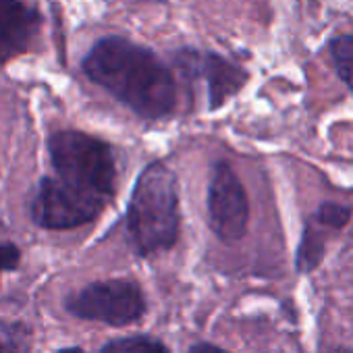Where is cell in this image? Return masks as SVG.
I'll return each mask as SVG.
<instances>
[{
    "instance_id": "6",
    "label": "cell",
    "mask_w": 353,
    "mask_h": 353,
    "mask_svg": "<svg viewBox=\"0 0 353 353\" xmlns=\"http://www.w3.org/2000/svg\"><path fill=\"white\" fill-rule=\"evenodd\" d=\"M208 214L214 235L225 243L239 241L250 223V202L229 162H216L208 185Z\"/></svg>"
},
{
    "instance_id": "11",
    "label": "cell",
    "mask_w": 353,
    "mask_h": 353,
    "mask_svg": "<svg viewBox=\"0 0 353 353\" xmlns=\"http://www.w3.org/2000/svg\"><path fill=\"white\" fill-rule=\"evenodd\" d=\"M102 353H168L166 347L152 336H125L110 341Z\"/></svg>"
},
{
    "instance_id": "16",
    "label": "cell",
    "mask_w": 353,
    "mask_h": 353,
    "mask_svg": "<svg viewBox=\"0 0 353 353\" xmlns=\"http://www.w3.org/2000/svg\"><path fill=\"white\" fill-rule=\"evenodd\" d=\"M343 353H349V351H343Z\"/></svg>"
},
{
    "instance_id": "15",
    "label": "cell",
    "mask_w": 353,
    "mask_h": 353,
    "mask_svg": "<svg viewBox=\"0 0 353 353\" xmlns=\"http://www.w3.org/2000/svg\"><path fill=\"white\" fill-rule=\"evenodd\" d=\"M59 353H83V351L77 349V347H71V349H63V351H59Z\"/></svg>"
},
{
    "instance_id": "3",
    "label": "cell",
    "mask_w": 353,
    "mask_h": 353,
    "mask_svg": "<svg viewBox=\"0 0 353 353\" xmlns=\"http://www.w3.org/2000/svg\"><path fill=\"white\" fill-rule=\"evenodd\" d=\"M57 179L65 185L110 202L117 188L114 150L81 131H57L48 139Z\"/></svg>"
},
{
    "instance_id": "17",
    "label": "cell",
    "mask_w": 353,
    "mask_h": 353,
    "mask_svg": "<svg viewBox=\"0 0 353 353\" xmlns=\"http://www.w3.org/2000/svg\"><path fill=\"white\" fill-rule=\"evenodd\" d=\"M0 353H3V349H0Z\"/></svg>"
},
{
    "instance_id": "13",
    "label": "cell",
    "mask_w": 353,
    "mask_h": 353,
    "mask_svg": "<svg viewBox=\"0 0 353 353\" xmlns=\"http://www.w3.org/2000/svg\"><path fill=\"white\" fill-rule=\"evenodd\" d=\"M21 252L13 243H0V274L7 270H15L19 266Z\"/></svg>"
},
{
    "instance_id": "10",
    "label": "cell",
    "mask_w": 353,
    "mask_h": 353,
    "mask_svg": "<svg viewBox=\"0 0 353 353\" xmlns=\"http://www.w3.org/2000/svg\"><path fill=\"white\" fill-rule=\"evenodd\" d=\"M330 57L339 77L353 92V36H339L330 42Z\"/></svg>"
},
{
    "instance_id": "14",
    "label": "cell",
    "mask_w": 353,
    "mask_h": 353,
    "mask_svg": "<svg viewBox=\"0 0 353 353\" xmlns=\"http://www.w3.org/2000/svg\"><path fill=\"white\" fill-rule=\"evenodd\" d=\"M190 353H229L221 347H214V345H208V343H200V345H194L190 349Z\"/></svg>"
},
{
    "instance_id": "2",
    "label": "cell",
    "mask_w": 353,
    "mask_h": 353,
    "mask_svg": "<svg viewBox=\"0 0 353 353\" xmlns=\"http://www.w3.org/2000/svg\"><path fill=\"white\" fill-rule=\"evenodd\" d=\"M179 183L164 162L148 164L137 176L129 210L127 231L141 256L170 250L179 237Z\"/></svg>"
},
{
    "instance_id": "9",
    "label": "cell",
    "mask_w": 353,
    "mask_h": 353,
    "mask_svg": "<svg viewBox=\"0 0 353 353\" xmlns=\"http://www.w3.org/2000/svg\"><path fill=\"white\" fill-rule=\"evenodd\" d=\"M330 229L326 227L322 221H318L316 216H312V221L307 223L305 231H303V239L297 252V268L299 272H310L314 270L322 256H324V231Z\"/></svg>"
},
{
    "instance_id": "1",
    "label": "cell",
    "mask_w": 353,
    "mask_h": 353,
    "mask_svg": "<svg viewBox=\"0 0 353 353\" xmlns=\"http://www.w3.org/2000/svg\"><path fill=\"white\" fill-rule=\"evenodd\" d=\"M81 67L94 83L143 119H162L174 110L176 81L143 46L114 36L104 38L88 52Z\"/></svg>"
},
{
    "instance_id": "4",
    "label": "cell",
    "mask_w": 353,
    "mask_h": 353,
    "mask_svg": "<svg viewBox=\"0 0 353 353\" xmlns=\"http://www.w3.org/2000/svg\"><path fill=\"white\" fill-rule=\"evenodd\" d=\"M108 202L81 194L57 176H44L32 202V221L42 229L65 231L94 221Z\"/></svg>"
},
{
    "instance_id": "5",
    "label": "cell",
    "mask_w": 353,
    "mask_h": 353,
    "mask_svg": "<svg viewBox=\"0 0 353 353\" xmlns=\"http://www.w3.org/2000/svg\"><path fill=\"white\" fill-rule=\"evenodd\" d=\"M143 295L131 281L92 283L67 299V310L73 316L112 326L135 322L143 314Z\"/></svg>"
},
{
    "instance_id": "8",
    "label": "cell",
    "mask_w": 353,
    "mask_h": 353,
    "mask_svg": "<svg viewBox=\"0 0 353 353\" xmlns=\"http://www.w3.org/2000/svg\"><path fill=\"white\" fill-rule=\"evenodd\" d=\"M42 17L21 0H0V65L30 50Z\"/></svg>"
},
{
    "instance_id": "7",
    "label": "cell",
    "mask_w": 353,
    "mask_h": 353,
    "mask_svg": "<svg viewBox=\"0 0 353 353\" xmlns=\"http://www.w3.org/2000/svg\"><path fill=\"white\" fill-rule=\"evenodd\" d=\"M176 69L181 71L183 77L190 79V83H206V100L210 110L223 106L248 81L245 71L212 52L181 50L176 54Z\"/></svg>"
},
{
    "instance_id": "12",
    "label": "cell",
    "mask_w": 353,
    "mask_h": 353,
    "mask_svg": "<svg viewBox=\"0 0 353 353\" xmlns=\"http://www.w3.org/2000/svg\"><path fill=\"white\" fill-rule=\"evenodd\" d=\"M318 221H322L326 227H330V229H343L347 223H349V216H351V212H349V208H345V206H339V204H322L320 206V210L314 214Z\"/></svg>"
}]
</instances>
